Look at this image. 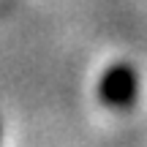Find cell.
Returning <instances> with one entry per match:
<instances>
[{"label":"cell","mask_w":147,"mask_h":147,"mask_svg":"<svg viewBox=\"0 0 147 147\" xmlns=\"http://www.w3.org/2000/svg\"><path fill=\"white\" fill-rule=\"evenodd\" d=\"M136 93H139L136 71L125 63H117L112 68H106V74L101 76L98 95L109 109H128V106H134Z\"/></svg>","instance_id":"1"}]
</instances>
